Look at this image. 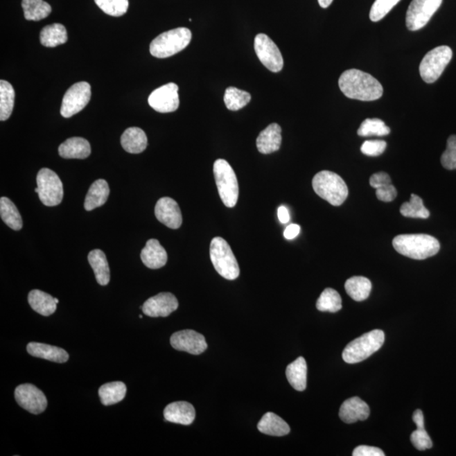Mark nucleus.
<instances>
[{
	"label": "nucleus",
	"mask_w": 456,
	"mask_h": 456,
	"mask_svg": "<svg viewBox=\"0 0 456 456\" xmlns=\"http://www.w3.org/2000/svg\"><path fill=\"white\" fill-rule=\"evenodd\" d=\"M318 2L320 7H322L323 9H326V8L331 5L333 0H318Z\"/></svg>",
	"instance_id": "51"
},
{
	"label": "nucleus",
	"mask_w": 456,
	"mask_h": 456,
	"mask_svg": "<svg viewBox=\"0 0 456 456\" xmlns=\"http://www.w3.org/2000/svg\"><path fill=\"white\" fill-rule=\"evenodd\" d=\"M17 403L26 411L37 415L44 412L48 407V400L44 393L32 384H23L15 390Z\"/></svg>",
	"instance_id": "13"
},
{
	"label": "nucleus",
	"mask_w": 456,
	"mask_h": 456,
	"mask_svg": "<svg viewBox=\"0 0 456 456\" xmlns=\"http://www.w3.org/2000/svg\"><path fill=\"white\" fill-rule=\"evenodd\" d=\"M258 431L270 436L281 437L289 434V425L273 412L265 413L257 425Z\"/></svg>",
	"instance_id": "25"
},
{
	"label": "nucleus",
	"mask_w": 456,
	"mask_h": 456,
	"mask_svg": "<svg viewBox=\"0 0 456 456\" xmlns=\"http://www.w3.org/2000/svg\"><path fill=\"white\" fill-rule=\"evenodd\" d=\"M254 50L258 60L269 71L277 73L283 69L284 61L280 49L268 35L260 33L255 37Z\"/></svg>",
	"instance_id": "12"
},
{
	"label": "nucleus",
	"mask_w": 456,
	"mask_h": 456,
	"mask_svg": "<svg viewBox=\"0 0 456 456\" xmlns=\"http://www.w3.org/2000/svg\"><path fill=\"white\" fill-rule=\"evenodd\" d=\"M170 343L173 349L193 355L202 354L208 347L204 336L192 330L175 332L171 336Z\"/></svg>",
	"instance_id": "15"
},
{
	"label": "nucleus",
	"mask_w": 456,
	"mask_h": 456,
	"mask_svg": "<svg viewBox=\"0 0 456 456\" xmlns=\"http://www.w3.org/2000/svg\"><path fill=\"white\" fill-rule=\"evenodd\" d=\"M411 441L416 450L423 451L431 449L432 442L430 436L428 435L425 428H416L411 435Z\"/></svg>",
	"instance_id": "43"
},
{
	"label": "nucleus",
	"mask_w": 456,
	"mask_h": 456,
	"mask_svg": "<svg viewBox=\"0 0 456 456\" xmlns=\"http://www.w3.org/2000/svg\"><path fill=\"white\" fill-rule=\"evenodd\" d=\"M441 164L446 169H456V135H451L448 139L447 148L441 157Z\"/></svg>",
	"instance_id": "42"
},
{
	"label": "nucleus",
	"mask_w": 456,
	"mask_h": 456,
	"mask_svg": "<svg viewBox=\"0 0 456 456\" xmlns=\"http://www.w3.org/2000/svg\"><path fill=\"white\" fill-rule=\"evenodd\" d=\"M88 261L94 269L96 281L107 286L110 281V269L105 254L101 249H94L88 254Z\"/></svg>",
	"instance_id": "29"
},
{
	"label": "nucleus",
	"mask_w": 456,
	"mask_h": 456,
	"mask_svg": "<svg viewBox=\"0 0 456 456\" xmlns=\"http://www.w3.org/2000/svg\"><path fill=\"white\" fill-rule=\"evenodd\" d=\"M141 258L146 268L157 270L167 264L168 254L157 239H150L141 253Z\"/></svg>",
	"instance_id": "20"
},
{
	"label": "nucleus",
	"mask_w": 456,
	"mask_h": 456,
	"mask_svg": "<svg viewBox=\"0 0 456 456\" xmlns=\"http://www.w3.org/2000/svg\"><path fill=\"white\" fill-rule=\"evenodd\" d=\"M385 343V333L381 330H374L350 342L342 353L343 360L350 365L366 360L376 353Z\"/></svg>",
	"instance_id": "5"
},
{
	"label": "nucleus",
	"mask_w": 456,
	"mask_h": 456,
	"mask_svg": "<svg viewBox=\"0 0 456 456\" xmlns=\"http://www.w3.org/2000/svg\"><path fill=\"white\" fill-rule=\"evenodd\" d=\"M91 152L90 143L81 137L69 138L59 148L60 156L65 159H85L90 156Z\"/></svg>",
	"instance_id": "23"
},
{
	"label": "nucleus",
	"mask_w": 456,
	"mask_h": 456,
	"mask_svg": "<svg viewBox=\"0 0 456 456\" xmlns=\"http://www.w3.org/2000/svg\"><path fill=\"white\" fill-rule=\"evenodd\" d=\"M413 422L416 425V428H424V416L421 410H416L412 416Z\"/></svg>",
	"instance_id": "49"
},
{
	"label": "nucleus",
	"mask_w": 456,
	"mask_h": 456,
	"mask_svg": "<svg viewBox=\"0 0 456 456\" xmlns=\"http://www.w3.org/2000/svg\"><path fill=\"white\" fill-rule=\"evenodd\" d=\"M179 308V301L176 297L170 292H161L159 295L150 297L141 307L146 315L157 318V317H168Z\"/></svg>",
	"instance_id": "16"
},
{
	"label": "nucleus",
	"mask_w": 456,
	"mask_h": 456,
	"mask_svg": "<svg viewBox=\"0 0 456 456\" xmlns=\"http://www.w3.org/2000/svg\"><path fill=\"white\" fill-rule=\"evenodd\" d=\"M400 212L405 218H410L427 219L430 216V211L424 207L422 198L414 194L411 195L410 202L401 207Z\"/></svg>",
	"instance_id": "37"
},
{
	"label": "nucleus",
	"mask_w": 456,
	"mask_h": 456,
	"mask_svg": "<svg viewBox=\"0 0 456 456\" xmlns=\"http://www.w3.org/2000/svg\"><path fill=\"white\" fill-rule=\"evenodd\" d=\"M0 216H1L3 222L11 229L15 231L21 229L23 222L20 212L15 204L7 197H2L0 199Z\"/></svg>",
	"instance_id": "33"
},
{
	"label": "nucleus",
	"mask_w": 456,
	"mask_h": 456,
	"mask_svg": "<svg viewBox=\"0 0 456 456\" xmlns=\"http://www.w3.org/2000/svg\"><path fill=\"white\" fill-rule=\"evenodd\" d=\"M148 103L155 111L161 114L176 111L179 107V87L175 83L164 85L150 94Z\"/></svg>",
	"instance_id": "14"
},
{
	"label": "nucleus",
	"mask_w": 456,
	"mask_h": 456,
	"mask_svg": "<svg viewBox=\"0 0 456 456\" xmlns=\"http://www.w3.org/2000/svg\"><path fill=\"white\" fill-rule=\"evenodd\" d=\"M345 289L351 299L357 302H362L369 297L372 283L368 278L353 277L346 281Z\"/></svg>",
	"instance_id": "32"
},
{
	"label": "nucleus",
	"mask_w": 456,
	"mask_h": 456,
	"mask_svg": "<svg viewBox=\"0 0 456 456\" xmlns=\"http://www.w3.org/2000/svg\"><path fill=\"white\" fill-rule=\"evenodd\" d=\"M386 142L381 140L366 141L361 146V152L369 157H378L385 152Z\"/></svg>",
	"instance_id": "44"
},
{
	"label": "nucleus",
	"mask_w": 456,
	"mask_h": 456,
	"mask_svg": "<svg viewBox=\"0 0 456 456\" xmlns=\"http://www.w3.org/2000/svg\"><path fill=\"white\" fill-rule=\"evenodd\" d=\"M91 98L90 84L81 81L73 85L64 94L60 108V114L64 118H71L84 109Z\"/></svg>",
	"instance_id": "11"
},
{
	"label": "nucleus",
	"mask_w": 456,
	"mask_h": 456,
	"mask_svg": "<svg viewBox=\"0 0 456 456\" xmlns=\"http://www.w3.org/2000/svg\"><path fill=\"white\" fill-rule=\"evenodd\" d=\"M390 133L389 128L380 119H367L358 130L359 137H385Z\"/></svg>",
	"instance_id": "39"
},
{
	"label": "nucleus",
	"mask_w": 456,
	"mask_h": 456,
	"mask_svg": "<svg viewBox=\"0 0 456 456\" xmlns=\"http://www.w3.org/2000/svg\"><path fill=\"white\" fill-rule=\"evenodd\" d=\"M28 303L35 312L42 316L52 315L57 309L54 297L37 289L29 292Z\"/></svg>",
	"instance_id": "28"
},
{
	"label": "nucleus",
	"mask_w": 456,
	"mask_h": 456,
	"mask_svg": "<svg viewBox=\"0 0 456 456\" xmlns=\"http://www.w3.org/2000/svg\"><path fill=\"white\" fill-rule=\"evenodd\" d=\"M353 456H385L384 451L380 448L360 446L356 448L353 453Z\"/></svg>",
	"instance_id": "47"
},
{
	"label": "nucleus",
	"mask_w": 456,
	"mask_h": 456,
	"mask_svg": "<svg viewBox=\"0 0 456 456\" xmlns=\"http://www.w3.org/2000/svg\"><path fill=\"white\" fill-rule=\"evenodd\" d=\"M452 57L453 52L448 46H439L428 52L419 67L420 76L425 82L435 83L443 74Z\"/></svg>",
	"instance_id": "8"
},
{
	"label": "nucleus",
	"mask_w": 456,
	"mask_h": 456,
	"mask_svg": "<svg viewBox=\"0 0 456 456\" xmlns=\"http://www.w3.org/2000/svg\"><path fill=\"white\" fill-rule=\"evenodd\" d=\"M164 414L168 422L188 426L195 421V410L187 401H176L166 407Z\"/></svg>",
	"instance_id": "19"
},
{
	"label": "nucleus",
	"mask_w": 456,
	"mask_h": 456,
	"mask_svg": "<svg viewBox=\"0 0 456 456\" xmlns=\"http://www.w3.org/2000/svg\"><path fill=\"white\" fill-rule=\"evenodd\" d=\"M442 2L443 0H412L405 17L407 28L412 32L423 28Z\"/></svg>",
	"instance_id": "10"
},
{
	"label": "nucleus",
	"mask_w": 456,
	"mask_h": 456,
	"mask_svg": "<svg viewBox=\"0 0 456 456\" xmlns=\"http://www.w3.org/2000/svg\"><path fill=\"white\" fill-rule=\"evenodd\" d=\"M312 184L316 194L334 207L341 206L349 196V188L345 181L333 172L317 173Z\"/></svg>",
	"instance_id": "3"
},
{
	"label": "nucleus",
	"mask_w": 456,
	"mask_h": 456,
	"mask_svg": "<svg viewBox=\"0 0 456 456\" xmlns=\"http://www.w3.org/2000/svg\"><path fill=\"white\" fill-rule=\"evenodd\" d=\"M316 308L322 312H338L342 308V297L335 289H324L317 300Z\"/></svg>",
	"instance_id": "36"
},
{
	"label": "nucleus",
	"mask_w": 456,
	"mask_h": 456,
	"mask_svg": "<svg viewBox=\"0 0 456 456\" xmlns=\"http://www.w3.org/2000/svg\"><path fill=\"white\" fill-rule=\"evenodd\" d=\"M376 196L381 202H393L396 198L397 191L392 184H389L376 188Z\"/></svg>",
	"instance_id": "45"
},
{
	"label": "nucleus",
	"mask_w": 456,
	"mask_h": 456,
	"mask_svg": "<svg viewBox=\"0 0 456 456\" xmlns=\"http://www.w3.org/2000/svg\"><path fill=\"white\" fill-rule=\"evenodd\" d=\"M393 247L398 253L413 260L422 261L439 253L438 239L428 234H401L393 239Z\"/></svg>",
	"instance_id": "2"
},
{
	"label": "nucleus",
	"mask_w": 456,
	"mask_h": 456,
	"mask_svg": "<svg viewBox=\"0 0 456 456\" xmlns=\"http://www.w3.org/2000/svg\"><path fill=\"white\" fill-rule=\"evenodd\" d=\"M94 1L104 13L114 17H122L126 14L129 8V0H94Z\"/></svg>",
	"instance_id": "40"
},
{
	"label": "nucleus",
	"mask_w": 456,
	"mask_h": 456,
	"mask_svg": "<svg viewBox=\"0 0 456 456\" xmlns=\"http://www.w3.org/2000/svg\"><path fill=\"white\" fill-rule=\"evenodd\" d=\"M251 101V95L249 92L239 90V89L230 87H228L224 95V103L227 109L238 111L248 105Z\"/></svg>",
	"instance_id": "38"
},
{
	"label": "nucleus",
	"mask_w": 456,
	"mask_h": 456,
	"mask_svg": "<svg viewBox=\"0 0 456 456\" xmlns=\"http://www.w3.org/2000/svg\"><path fill=\"white\" fill-rule=\"evenodd\" d=\"M54 300H55V302H56L57 304H59V302H60L59 299H55V297H54Z\"/></svg>",
	"instance_id": "52"
},
{
	"label": "nucleus",
	"mask_w": 456,
	"mask_h": 456,
	"mask_svg": "<svg viewBox=\"0 0 456 456\" xmlns=\"http://www.w3.org/2000/svg\"><path fill=\"white\" fill-rule=\"evenodd\" d=\"M155 215L158 221L172 229H177L183 222L179 204L169 197H164L158 200L155 207Z\"/></svg>",
	"instance_id": "17"
},
{
	"label": "nucleus",
	"mask_w": 456,
	"mask_h": 456,
	"mask_svg": "<svg viewBox=\"0 0 456 456\" xmlns=\"http://www.w3.org/2000/svg\"><path fill=\"white\" fill-rule=\"evenodd\" d=\"M213 172L216 186L222 202L228 208H233L238 202L239 188L234 170L226 160L215 161Z\"/></svg>",
	"instance_id": "7"
},
{
	"label": "nucleus",
	"mask_w": 456,
	"mask_h": 456,
	"mask_svg": "<svg viewBox=\"0 0 456 456\" xmlns=\"http://www.w3.org/2000/svg\"><path fill=\"white\" fill-rule=\"evenodd\" d=\"M370 409L368 404L359 397H351L344 401L339 412L340 419L346 423L365 421L368 419Z\"/></svg>",
	"instance_id": "18"
},
{
	"label": "nucleus",
	"mask_w": 456,
	"mask_h": 456,
	"mask_svg": "<svg viewBox=\"0 0 456 456\" xmlns=\"http://www.w3.org/2000/svg\"><path fill=\"white\" fill-rule=\"evenodd\" d=\"M210 256L212 265L220 276L230 281L237 279L240 270L233 250L225 239L221 237L212 239Z\"/></svg>",
	"instance_id": "6"
},
{
	"label": "nucleus",
	"mask_w": 456,
	"mask_h": 456,
	"mask_svg": "<svg viewBox=\"0 0 456 456\" xmlns=\"http://www.w3.org/2000/svg\"><path fill=\"white\" fill-rule=\"evenodd\" d=\"M15 94L12 85L0 80V121H6L12 114Z\"/></svg>",
	"instance_id": "35"
},
{
	"label": "nucleus",
	"mask_w": 456,
	"mask_h": 456,
	"mask_svg": "<svg viewBox=\"0 0 456 456\" xmlns=\"http://www.w3.org/2000/svg\"><path fill=\"white\" fill-rule=\"evenodd\" d=\"M339 87L347 98L359 101H376L384 92L380 81L359 69L344 71L339 79Z\"/></svg>",
	"instance_id": "1"
},
{
	"label": "nucleus",
	"mask_w": 456,
	"mask_h": 456,
	"mask_svg": "<svg viewBox=\"0 0 456 456\" xmlns=\"http://www.w3.org/2000/svg\"><path fill=\"white\" fill-rule=\"evenodd\" d=\"M110 189L106 180L98 179L91 184L85 200L84 207L90 211L103 206L109 196Z\"/></svg>",
	"instance_id": "26"
},
{
	"label": "nucleus",
	"mask_w": 456,
	"mask_h": 456,
	"mask_svg": "<svg viewBox=\"0 0 456 456\" xmlns=\"http://www.w3.org/2000/svg\"><path fill=\"white\" fill-rule=\"evenodd\" d=\"M191 40V30L185 27L170 30L155 38L150 45V53L158 59H165L188 47Z\"/></svg>",
	"instance_id": "4"
},
{
	"label": "nucleus",
	"mask_w": 456,
	"mask_h": 456,
	"mask_svg": "<svg viewBox=\"0 0 456 456\" xmlns=\"http://www.w3.org/2000/svg\"><path fill=\"white\" fill-rule=\"evenodd\" d=\"M281 128L277 123H272L262 130L256 140L258 152L270 154L277 152L281 146Z\"/></svg>",
	"instance_id": "21"
},
{
	"label": "nucleus",
	"mask_w": 456,
	"mask_h": 456,
	"mask_svg": "<svg viewBox=\"0 0 456 456\" xmlns=\"http://www.w3.org/2000/svg\"><path fill=\"white\" fill-rule=\"evenodd\" d=\"M126 392L127 387L125 383L116 381L102 385L98 390V395L103 405H112L121 403L125 399Z\"/></svg>",
	"instance_id": "30"
},
{
	"label": "nucleus",
	"mask_w": 456,
	"mask_h": 456,
	"mask_svg": "<svg viewBox=\"0 0 456 456\" xmlns=\"http://www.w3.org/2000/svg\"><path fill=\"white\" fill-rule=\"evenodd\" d=\"M68 41L67 28L60 23L45 26L40 33V42L42 46L48 48H55L64 44Z\"/></svg>",
	"instance_id": "31"
},
{
	"label": "nucleus",
	"mask_w": 456,
	"mask_h": 456,
	"mask_svg": "<svg viewBox=\"0 0 456 456\" xmlns=\"http://www.w3.org/2000/svg\"><path fill=\"white\" fill-rule=\"evenodd\" d=\"M278 218L281 223H288L290 221L289 211L285 207L278 208Z\"/></svg>",
	"instance_id": "50"
},
{
	"label": "nucleus",
	"mask_w": 456,
	"mask_h": 456,
	"mask_svg": "<svg viewBox=\"0 0 456 456\" xmlns=\"http://www.w3.org/2000/svg\"><path fill=\"white\" fill-rule=\"evenodd\" d=\"M26 351L33 357L58 363L67 362L69 358L67 351L44 343L30 342Z\"/></svg>",
	"instance_id": "22"
},
{
	"label": "nucleus",
	"mask_w": 456,
	"mask_h": 456,
	"mask_svg": "<svg viewBox=\"0 0 456 456\" xmlns=\"http://www.w3.org/2000/svg\"><path fill=\"white\" fill-rule=\"evenodd\" d=\"M369 184L371 187L376 189L385 186V185L392 184V179H390V177L386 173H377L371 176Z\"/></svg>",
	"instance_id": "46"
},
{
	"label": "nucleus",
	"mask_w": 456,
	"mask_h": 456,
	"mask_svg": "<svg viewBox=\"0 0 456 456\" xmlns=\"http://www.w3.org/2000/svg\"><path fill=\"white\" fill-rule=\"evenodd\" d=\"M307 362L300 357L287 367L286 376L293 388L297 392H304L307 387Z\"/></svg>",
	"instance_id": "27"
},
{
	"label": "nucleus",
	"mask_w": 456,
	"mask_h": 456,
	"mask_svg": "<svg viewBox=\"0 0 456 456\" xmlns=\"http://www.w3.org/2000/svg\"><path fill=\"white\" fill-rule=\"evenodd\" d=\"M300 230L301 227L297 224H290L284 231V237L288 240H292L297 237V235L300 234Z\"/></svg>",
	"instance_id": "48"
},
{
	"label": "nucleus",
	"mask_w": 456,
	"mask_h": 456,
	"mask_svg": "<svg viewBox=\"0 0 456 456\" xmlns=\"http://www.w3.org/2000/svg\"><path fill=\"white\" fill-rule=\"evenodd\" d=\"M38 196L46 207H56L63 200L64 187L60 177L49 168H42L37 173Z\"/></svg>",
	"instance_id": "9"
},
{
	"label": "nucleus",
	"mask_w": 456,
	"mask_h": 456,
	"mask_svg": "<svg viewBox=\"0 0 456 456\" xmlns=\"http://www.w3.org/2000/svg\"><path fill=\"white\" fill-rule=\"evenodd\" d=\"M121 145L127 152L141 153L148 148V137L140 128L131 127L122 134Z\"/></svg>",
	"instance_id": "24"
},
{
	"label": "nucleus",
	"mask_w": 456,
	"mask_h": 456,
	"mask_svg": "<svg viewBox=\"0 0 456 456\" xmlns=\"http://www.w3.org/2000/svg\"><path fill=\"white\" fill-rule=\"evenodd\" d=\"M401 0H376L371 7L369 18L374 22L380 21Z\"/></svg>",
	"instance_id": "41"
},
{
	"label": "nucleus",
	"mask_w": 456,
	"mask_h": 456,
	"mask_svg": "<svg viewBox=\"0 0 456 456\" xmlns=\"http://www.w3.org/2000/svg\"><path fill=\"white\" fill-rule=\"evenodd\" d=\"M27 21H40L52 12V7L44 0H22L21 3Z\"/></svg>",
	"instance_id": "34"
}]
</instances>
